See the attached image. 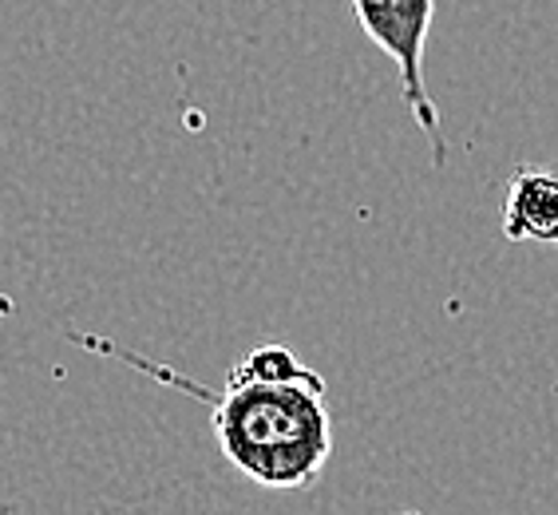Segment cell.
Returning a JSON list of instances; mask_svg holds the SVG:
<instances>
[{"label":"cell","mask_w":558,"mask_h":515,"mask_svg":"<svg viewBox=\"0 0 558 515\" xmlns=\"http://www.w3.org/2000/svg\"><path fill=\"white\" fill-rule=\"evenodd\" d=\"M162 376H171L159 369ZM210 405V432L218 448L246 480L298 492L322 480L333 456V417L317 369H310L286 345H258L234 361L222 393L171 376Z\"/></svg>","instance_id":"cell-1"},{"label":"cell","mask_w":558,"mask_h":515,"mask_svg":"<svg viewBox=\"0 0 558 515\" xmlns=\"http://www.w3.org/2000/svg\"><path fill=\"white\" fill-rule=\"evenodd\" d=\"M353 16L368 40L397 64L404 104H409L416 128L432 140V155L440 167L448 143L440 131V108L432 104L428 84H424V52H428L436 0H353Z\"/></svg>","instance_id":"cell-2"},{"label":"cell","mask_w":558,"mask_h":515,"mask_svg":"<svg viewBox=\"0 0 558 515\" xmlns=\"http://www.w3.org/2000/svg\"><path fill=\"white\" fill-rule=\"evenodd\" d=\"M504 235L511 242L558 247V175L547 167H523L511 175L504 199Z\"/></svg>","instance_id":"cell-3"}]
</instances>
